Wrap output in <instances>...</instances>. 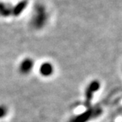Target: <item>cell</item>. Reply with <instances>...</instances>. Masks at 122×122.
I'll return each mask as SVG.
<instances>
[{
    "instance_id": "7a4b0ae2",
    "label": "cell",
    "mask_w": 122,
    "mask_h": 122,
    "mask_svg": "<svg viewBox=\"0 0 122 122\" xmlns=\"http://www.w3.org/2000/svg\"><path fill=\"white\" fill-rule=\"evenodd\" d=\"M101 87V84L98 80L91 81L87 86L85 91V105L87 107H91V102L93 99L94 94L97 93Z\"/></svg>"
},
{
    "instance_id": "277c9868",
    "label": "cell",
    "mask_w": 122,
    "mask_h": 122,
    "mask_svg": "<svg viewBox=\"0 0 122 122\" xmlns=\"http://www.w3.org/2000/svg\"><path fill=\"white\" fill-rule=\"evenodd\" d=\"M39 71L41 76L44 77H49L53 74L54 67L49 63H43L40 66Z\"/></svg>"
},
{
    "instance_id": "3957f363",
    "label": "cell",
    "mask_w": 122,
    "mask_h": 122,
    "mask_svg": "<svg viewBox=\"0 0 122 122\" xmlns=\"http://www.w3.org/2000/svg\"><path fill=\"white\" fill-rule=\"evenodd\" d=\"M34 63L31 59H25L20 63L19 66V71L21 74L27 75L30 73L33 68Z\"/></svg>"
},
{
    "instance_id": "6da1fadb",
    "label": "cell",
    "mask_w": 122,
    "mask_h": 122,
    "mask_svg": "<svg viewBox=\"0 0 122 122\" xmlns=\"http://www.w3.org/2000/svg\"><path fill=\"white\" fill-rule=\"evenodd\" d=\"M103 112L102 108L95 106L89 107L81 113L72 116L68 122H90L91 121L99 118Z\"/></svg>"
},
{
    "instance_id": "5b68a950",
    "label": "cell",
    "mask_w": 122,
    "mask_h": 122,
    "mask_svg": "<svg viewBox=\"0 0 122 122\" xmlns=\"http://www.w3.org/2000/svg\"><path fill=\"white\" fill-rule=\"evenodd\" d=\"M8 112L7 107L3 104H0V119L4 118Z\"/></svg>"
}]
</instances>
